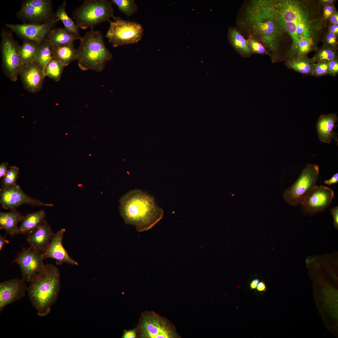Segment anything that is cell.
<instances>
[{
  "label": "cell",
  "mask_w": 338,
  "mask_h": 338,
  "mask_svg": "<svg viewBox=\"0 0 338 338\" xmlns=\"http://www.w3.org/2000/svg\"><path fill=\"white\" fill-rule=\"evenodd\" d=\"M237 27L244 37L251 36L268 50L273 62L280 58L284 31L279 24L274 0L245 1L238 13Z\"/></svg>",
  "instance_id": "6da1fadb"
},
{
  "label": "cell",
  "mask_w": 338,
  "mask_h": 338,
  "mask_svg": "<svg viewBox=\"0 0 338 338\" xmlns=\"http://www.w3.org/2000/svg\"><path fill=\"white\" fill-rule=\"evenodd\" d=\"M119 202L125 223L135 226L139 232L151 229L163 217V210L157 206L154 197L139 189L126 193Z\"/></svg>",
  "instance_id": "7a4b0ae2"
},
{
  "label": "cell",
  "mask_w": 338,
  "mask_h": 338,
  "mask_svg": "<svg viewBox=\"0 0 338 338\" xmlns=\"http://www.w3.org/2000/svg\"><path fill=\"white\" fill-rule=\"evenodd\" d=\"M292 0H274L278 19L290 22L295 26L303 25L310 29L317 37L324 26L322 7L318 1Z\"/></svg>",
  "instance_id": "3957f363"
},
{
  "label": "cell",
  "mask_w": 338,
  "mask_h": 338,
  "mask_svg": "<svg viewBox=\"0 0 338 338\" xmlns=\"http://www.w3.org/2000/svg\"><path fill=\"white\" fill-rule=\"evenodd\" d=\"M60 288L59 269L53 264L45 265L27 289L30 302L39 316H44L49 313L57 301Z\"/></svg>",
  "instance_id": "277c9868"
},
{
  "label": "cell",
  "mask_w": 338,
  "mask_h": 338,
  "mask_svg": "<svg viewBox=\"0 0 338 338\" xmlns=\"http://www.w3.org/2000/svg\"><path fill=\"white\" fill-rule=\"evenodd\" d=\"M80 41L77 49L79 67L83 71H102L106 62L112 58L106 47L102 34L99 30L91 29L86 33Z\"/></svg>",
  "instance_id": "5b68a950"
},
{
  "label": "cell",
  "mask_w": 338,
  "mask_h": 338,
  "mask_svg": "<svg viewBox=\"0 0 338 338\" xmlns=\"http://www.w3.org/2000/svg\"><path fill=\"white\" fill-rule=\"evenodd\" d=\"M108 0H85L73 13V18L79 28L91 29L98 24L113 18L114 9Z\"/></svg>",
  "instance_id": "8992f818"
},
{
  "label": "cell",
  "mask_w": 338,
  "mask_h": 338,
  "mask_svg": "<svg viewBox=\"0 0 338 338\" xmlns=\"http://www.w3.org/2000/svg\"><path fill=\"white\" fill-rule=\"evenodd\" d=\"M136 328L138 338L177 337L174 327L170 322L153 311L143 312Z\"/></svg>",
  "instance_id": "52a82bcc"
},
{
  "label": "cell",
  "mask_w": 338,
  "mask_h": 338,
  "mask_svg": "<svg viewBox=\"0 0 338 338\" xmlns=\"http://www.w3.org/2000/svg\"><path fill=\"white\" fill-rule=\"evenodd\" d=\"M110 20V26L105 37L114 47L136 43L141 39L144 29L141 24L127 21L119 17Z\"/></svg>",
  "instance_id": "ba28073f"
},
{
  "label": "cell",
  "mask_w": 338,
  "mask_h": 338,
  "mask_svg": "<svg viewBox=\"0 0 338 338\" xmlns=\"http://www.w3.org/2000/svg\"><path fill=\"white\" fill-rule=\"evenodd\" d=\"M319 168L316 164H309L302 170L295 182L284 192V199L291 206L300 204L318 180Z\"/></svg>",
  "instance_id": "9c48e42d"
},
{
  "label": "cell",
  "mask_w": 338,
  "mask_h": 338,
  "mask_svg": "<svg viewBox=\"0 0 338 338\" xmlns=\"http://www.w3.org/2000/svg\"><path fill=\"white\" fill-rule=\"evenodd\" d=\"M1 37L2 69L8 78L15 82L17 80L21 67V46L13 38L12 33L4 28L1 31Z\"/></svg>",
  "instance_id": "30bf717a"
},
{
  "label": "cell",
  "mask_w": 338,
  "mask_h": 338,
  "mask_svg": "<svg viewBox=\"0 0 338 338\" xmlns=\"http://www.w3.org/2000/svg\"><path fill=\"white\" fill-rule=\"evenodd\" d=\"M55 14L52 0H26L16 15L24 23L41 24L55 20Z\"/></svg>",
  "instance_id": "8fae6325"
},
{
  "label": "cell",
  "mask_w": 338,
  "mask_h": 338,
  "mask_svg": "<svg viewBox=\"0 0 338 338\" xmlns=\"http://www.w3.org/2000/svg\"><path fill=\"white\" fill-rule=\"evenodd\" d=\"M42 253L36 252L29 247L22 248L13 261L19 266L22 279L31 283L43 269L44 264Z\"/></svg>",
  "instance_id": "7c38bea8"
},
{
  "label": "cell",
  "mask_w": 338,
  "mask_h": 338,
  "mask_svg": "<svg viewBox=\"0 0 338 338\" xmlns=\"http://www.w3.org/2000/svg\"><path fill=\"white\" fill-rule=\"evenodd\" d=\"M0 203L3 208L10 211L17 210L19 207L23 204L38 207H52L54 206L52 204L45 203L30 197L17 184L0 190Z\"/></svg>",
  "instance_id": "4fadbf2b"
},
{
  "label": "cell",
  "mask_w": 338,
  "mask_h": 338,
  "mask_svg": "<svg viewBox=\"0 0 338 338\" xmlns=\"http://www.w3.org/2000/svg\"><path fill=\"white\" fill-rule=\"evenodd\" d=\"M334 196L333 191L329 187L316 185L309 192L300 204L305 213L314 214L328 207Z\"/></svg>",
  "instance_id": "5bb4252c"
},
{
  "label": "cell",
  "mask_w": 338,
  "mask_h": 338,
  "mask_svg": "<svg viewBox=\"0 0 338 338\" xmlns=\"http://www.w3.org/2000/svg\"><path fill=\"white\" fill-rule=\"evenodd\" d=\"M57 23L55 20L41 24L23 23L5 25L23 39L33 41L41 44L49 31Z\"/></svg>",
  "instance_id": "9a60e30c"
},
{
  "label": "cell",
  "mask_w": 338,
  "mask_h": 338,
  "mask_svg": "<svg viewBox=\"0 0 338 338\" xmlns=\"http://www.w3.org/2000/svg\"><path fill=\"white\" fill-rule=\"evenodd\" d=\"M19 74L23 88L36 93L42 88L45 76L44 71L35 61L21 65Z\"/></svg>",
  "instance_id": "2e32d148"
},
{
  "label": "cell",
  "mask_w": 338,
  "mask_h": 338,
  "mask_svg": "<svg viewBox=\"0 0 338 338\" xmlns=\"http://www.w3.org/2000/svg\"><path fill=\"white\" fill-rule=\"evenodd\" d=\"M28 287L22 279H14L0 283V312L8 305L25 296Z\"/></svg>",
  "instance_id": "e0dca14e"
},
{
  "label": "cell",
  "mask_w": 338,
  "mask_h": 338,
  "mask_svg": "<svg viewBox=\"0 0 338 338\" xmlns=\"http://www.w3.org/2000/svg\"><path fill=\"white\" fill-rule=\"evenodd\" d=\"M65 232V229L62 228L54 233L49 246L42 253L43 257L44 259L48 258L54 259L57 265L66 263L73 265H78L79 263L70 256L63 246L62 241Z\"/></svg>",
  "instance_id": "ac0fdd59"
},
{
  "label": "cell",
  "mask_w": 338,
  "mask_h": 338,
  "mask_svg": "<svg viewBox=\"0 0 338 338\" xmlns=\"http://www.w3.org/2000/svg\"><path fill=\"white\" fill-rule=\"evenodd\" d=\"M50 225L45 219L36 228L27 234L29 248L39 253L44 252L54 235Z\"/></svg>",
  "instance_id": "d6986e66"
},
{
  "label": "cell",
  "mask_w": 338,
  "mask_h": 338,
  "mask_svg": "<svg viewBox=\"0 0 338 338\" xmlns=\"http://www.w3.org/2000/svg\"><path fill=\"white\" fill-rule=\"evenodd\" d=\"M338 120L336 114L321 115L318 119L316 127L319 139L321 141L330 143L332 139L338 143L337 133L333 131L337 125L335 123Z\"/></svg>",
  "instance_id": "ffe728a7"
},
{
  "label": "cell",
  "mask_w": 338,
  "mask_h": 338,
  "mask_svg": "<svg viewBox=\"0 0 338 338\" xmlns=\"http://www.w3.org/2000/svg\"><path fill=\"white\" fill-rule=\"evenodd\" d=\"M24 216L17 210L8 212H0V229H4L5 235H10L12 237L17 235L18 223L23 220Z\"/></svg>",
  "instance_id": "44dd1931"
},
{
  "label": "cell",
  "mask_w": 338,
  "mask_h": 338,
  "mask_svg": "<svg viewBox=\"0 0 338 338\" xmlns=\"http://www.w3.org/2000/svg\"><path fill=\"white\" fill-rule=\"evenodd\" d=\"M228 38L235 50L242 57L248 58L253 54L249 47L247 39L236 27H230L228 28Z\"/></svg>",
  "instance_id": "7402d4cb"
},
{
  "label": "cell",
  "mask_w": 338,
  "mask_h": 338,
  "mask_svg": "<svg viewBox=\"0 0 338 338\" xmlns=\"http://www.w3.org/2000/svg\"><path fill=\"white\" fill-rule=\"evenodd\" d=\"M45 212L42 209L24 216L18 227L17 234H27L40 224L45 219Z\"/></svg>",
  "instance_id": "603a6c76"
},
{
  "label": "cell",
  "mask_w": 338,
  "mask_h": 338,
  "mask_svg": "<svg viewBox=\"0 0 338 338\" xmlns=\"http://www.w3.org/2000/svg\"><path fill=\"white\" fill-rule=\"evenodd\" d=\"M78 38L69 33L64 28L52 29L48 33L45 40L52 48L60 47L74 42Z\"/></svg>",
  "instance_id": "cb8c5ba5"
},
{
  "label": "cell",
  "mask_w": 338,
  "mask_h": 338,
  "mask_svg": "<svg viewBox=\"0 0 338 338\" xmlns=\"http://www.w3.org/2000/svg\"><path fill=\"white\" fill-rule=\"evenodd\" d=\"M66 2L64 1L58 7L55 13V20L56 22L61 20L64 25V28L70 34L80 40L82 37L80 34L79 28L66 12Z\"/></svg>",
  "instance_id": "d4e9b609"
},
{
  "label": "cell",
  "mask_w": 338,
  "mask_h": 338,
  "mask_svg": "<svg viewBox=\"0 0 338 338\" xmlns=\"http://www.w3.org/2000/svg\"><path fill=\"white\" fill-rule=\"evenodd\" d=\"M314 62L311 59L306 56L300 58H293L286 59L285 64L287 67L303 74H312Z\"/></svg>",
  "instance_id": "484cf974"
},
{
  "label": "cell",
  "mask_w": 338,
  "mask_h": 338,
  "mask_svg": "<svg viewBox=\"0 0 338 338\" xmlns=\"http://www.w3.org/2000/svg\"><path fill=\"white\" fill-rule=\"evenodd\" d=\"M52 55L65 67L77 60V50L74 42H72L60 47L52 48Z\"/></svg>",
  "instance_id": "4316f807"
},
{
  "label": "cell",
  "mask_w": 338,
  "mask_h": 338,
  "mask_svg": "<svg viewBox=\"0 0 338 338\" xmlns=\"http://www.w3.org/2000/svg\"><path fill=\"white\" fill-rule=\"evenodd\" d=\"M40 45L33 41L23 40L20 51L21 65L35 61Z\"/></svg>",
  "instance_id": "83f0119b"
},
{
  "label": "cell",
  "mask_w": 338,
  "mask_h": 338,
  "mask_svg": "<svg viewBox=\"0 0 338 338\" xmlns=\"http://www.w3.org/2000/svg\"><path fill=\"white\" fill-rule=\"evenodd\" d=\"M64 67L62 63L52 55L44 71L45 76L58 82L61 78Z\"/></svg>",
  "instance_id": "f1b7e54d"
},
{
  "label": "cell",
  "mask_w": 338,
  "mask_h": 338,
  "mask_svg": "<svg viewBox=\"0 0 338 338\" xmlns=\"http://www.w3.org/2000/svg\"><path fill=\"white\" fill-rule=\"evenodd\" d=\"M52 56V48L49 43L45 39L40 45L35 61L44 71Z\"/></svg>",
  "instance_id": "f546056e"
},
{
  "label": "cell",
  "mask_w": 338,
  "mask_h": 338,
  "mask_svg": "<svg viewBox=\"0 0 338 338\" xmlns=\"http://www.w3.org/2000/svg\"><path fill=\"white\" fill-rule=\"evenodd\" d=\"M314 62H328L338 59L337 51L334 50L323 45L317 50L311 58Z\"/></svg>",
  "instance_id": "4dcf8cb0"
},
{
  "label": "cell",
  "mask_w": 338,
  "mask_h": 338,
  "mask_svg": "<svg viewBox=\"0 0 338 338\" xmlns=\"http://www.w3.org/2000/svg\"><path fill=\"white\" fill-rule=\"evenodd\" d=\"M118 7L119 10L126 15L130 17L138 11L137 6L134 0H111Z\"/></svg>",
  "instance_id": "1f68e13d"
},
{
  "label": "cell",
  "mask_w": 338,
  "mask_h": 338,
  "mask_svg": "<svg viewBox=\"0 0 338 338\" xmlns=\"http://www.w3.org/2000/svg\"><path fill=\"white\" fill-rule=\"evenodd\" d=\"M19 168L15 166L9 167L6 173L1 182L0 190L4 189L17 184L19 176Z\"/></svg>",
  "instance_id": "d6a6232c"
},
{
  "label": "cell",
  "mask_w": 338,
  "mask_h": 338,
  "mask_svg": "<svg viewBox=\"0 0 338 338\" xmlns=\"http://www.w3.org/2000/svg\"><path fill=\"white\" fill-rule=\"evenodd\" d=\"M315 41L312 38L302 37L299 39L298 51L296 57L299 58L307 55V54L315 49Z\"/></svg>",
  "instance_id": "836d02e7"
},
{
  "label": "cell",
  "mask_w": 338,
  "mask_h": 338,
  "mask_svg": "<svg viewBox=\"0 0 338 338\" xmlns=\"http://www.w3.org/2000/svg\"><path fill=\"white\" fill-rule=\"evenodd\" d=\"M247 38L248 45L253 54L268 55L270 56L269 53L262 44L251 36Z\"/></svg>",
  "instance_id": "e575fe53"
},
{
  "label": "cell",
  "mask_w": 338,
  "mask_h": 338,
  "mask_svg": "<svg viewBox=\"0 0 338 338\" xmlns=\"http://www.w3.org/2000/svg\"><path fill=\"white\" fill-rule=\"evenodd\" d=\"M328 63L319 62L315 63L312 68V75L317 77L328 75Z\"/></svg>",
  "instance_id": "d590c367"
},
{
  "label": "cell",
  "mask_w": 338,
  "mask_h": 338,
  "mask_svg": "<svg viewBox=\"0 0 338 338\" xmlns=\"http://www.w3.org/2000/svg\"><path fill=\"white\" fill-rule=\"evenodd\" d=\"M337 37V34L328 31L325 36L324 45L337 51L338 49Z\"/></svg>",
  "instance_id": "8d00e7d4"
},
{
  "label": "cell",
  "mask_w": 338,
  "mask_h": 338,
  "mask_svg": "<svg viewBox=\"0 0 338 338\" xmlns=\"http://www.w3.org/2000/svg\"><path fill=\"white\" fill-rule=\"evenodd\" d=\"M337 11L335 9L334 4H331L323 7L322 17L325 23L329 18Z\"/></svg>",
  "instance_id": "74e56055"
},
{
  "label": "cell",
  "mask_w": 338,
  "mask_h": 338,
  "mask_svg": "<svg viewBox=\"0 0 338 338\" xmlns=\"http://www.w3.org/2000/svg\"><path fill=\"white\" fill-rule=\"evenodd\" d=\"M328 75L334 77L338 74V59L332 60L328 63Z\"/></svg>",
  "instance_id": "f35d334b"
},
{
  "label": "cell",
  "mask_w": 338,
  "mask_h": 338,
  "mask_svg": "<svg viewBox=\"0 0 338 338\" xmlns=\"http://www.w3.org/2000/svg\"><path fill=\"white\" fill-rule=\"evenodd\" d=\"M330 211L333 218L334 226L335 228H338V207L335 206L330 209Z\"/></svg>",
  "instance_id": "ab89813d"
},
{
  "label": "cell",
  "mask_w": 338,
  "mask_h": 338,
  "mask_svg": "<svg viewBox=\"0 0 338 338\" xmlns=\"http://www.w3.org/2000/svg\"><path fill=\"white\" fill-rule=\"evenodd\" d=\"M122 337L123 338H136V328L129 330H125Z\"/></svg>",
  "instance_id": "60d3db41"
},
{
  "label": "cell",
  "mask_w": 338,
  "mask_h": 338,
  "mask_svg": "<svg viewBox=\"0 0 338 338\" xmlns=\"http://www.w3.org/2000/svg\"><path fill=\"white\" fill-rule=\"evenodd\" d=\"M8 165L7 162H2L0 165V179L4 177L8 170Z\"/></svg>",
  "instance_id": "b9f144b4"
},
{
  "label": "cell",
  "mask_w": 338,
  "mask_h": 338,
  "mask_svg": "<svg viewBox=\"0 0 338 338\" xmlns=\"http://www.w3.org/2000/svg\"><path fill=\"white\" fill-rule=\"evenodd\" d=\"M338 182V173H336L334 174L329 179L325 180L324 181V183L325 184L329 185L336 184Z\"/></svg>",
  "instance_id": "7bdbcfd3"
},
{
  "label": "cell",
  "mask_w": 338,
  "mask_h": 338,
  "mask_svg": "<svg viewBox=\"0 0 338 338\" xmlns=\"http://www.w3.org/2000/svg\"><path fill=\"white\" fill-rule=\"evenodd\" d=\"M330 24H338V13L337 11L333 13L329 18Z\"/></svg>",
  "instance_id": "ee69618b"
},
{
  "label": "cell",
  "mask_w": 338,
  "mask_h": 338,
  "mask_svg": "<svg viewBox=\"0 0 338 338\" xmlns=\"http://www.w3.org/2000/svg\"><path fill=\"white\" fill-rule=\"evenodd\" d=\"M6 235L4 236L0 235V251H1L3 249L6 244L9 243V241L6 239Z\"/></svg>",
  "instance_id": "f6af8a7d"
},
{
  "label": "cell",
  "mask_w": 338,
  "mask_h": 338,
  "mask_svg": "<svg viewBox=\"0 0 338 338\" xmlns=\"http://www.w3.org/2000/svg\"><path fill=\"white\" fill-rule=\"evenodd\" d=\"M335 1L334 0H320L318 1L319 4L322 7L325 6L334 4Z\"/></svg>",
  "instance_id": "bcb514c9"
},
{
  "label": "cell",
  "mask_w": 338,
  "mask_h": 338,
  "mask_svg": "<svg viewBox=\"0 0 338 338\" xmlns=\"http://www.w3.org/2000/svg\"><path fill=\"white\" fill-rule=\"evenodd\" d=\"M328 31L338 34V25L330 24L328 26Z\"/></svg>",
  "instance_id": "7dc6e473"
},
{
  "label": "cell",
  "mask_w": 338,
  "mask_h": 338,
  "mask_svg": "<svg viewBox=\"0 0 338 338\" xmlns=\"http://www.w3.org/2000/svg\"><path fill=\"white\" fill-rule=\"evenodd\" d=\"M256 287L257 289L259 292L265 291L266 290V285L263 282H260L259 283Z\"/></svg>",
  "instance_id": "c3c4849f"
},
{
  "label": "cell",
  "mask_w": 338,
  "mask_h": 338,
  "mask_svg": "<svg viewBox=\"0 0 338 338\" xmlns=\"http://www.w3.org/2000/svg\"><path fill=\"white\" fill-rule=\"evenodd\" d=\"M259 283V280L258 279H255L253 280L251 282L250 284V289H255L256 288Z\"/></svg>",
  "instance_id": "681fc988"
}]
</instances>
